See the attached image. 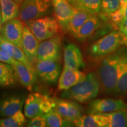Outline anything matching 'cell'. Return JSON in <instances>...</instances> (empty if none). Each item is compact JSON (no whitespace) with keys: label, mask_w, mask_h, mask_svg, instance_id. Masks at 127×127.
<instances>
[{"label":"cell","mask_w":127,"mask_h":127,"mask_svg":"<svg viewBox=\"0 0 127 127\" xmlns=\"http://www.w3.org/2000/svg\"><path fill=\"white\" fill-rule=\"evenodd\" d=\"M123 51H116L103 60L98 66L96 75L99 81L101 89L105 93H115L118 81V66Z\"/></svg>","instance_id":"obj_1"},{"label":"cell","mask_w":127,"mask_h":127,"mask_svg":"<svg viewBox=\"0 0 127 127\" xmlns=\"http://www.w3.org/2000/svg\"><path fill=\"white\" fill-rule=\"evenodd\" d=\"M101 86L96 73L90 72L81 82L61 94L62 98L84 103L91 101L99 94Z\"/></svg>","instance_id":"obj_2"},{"label":"cell","mask_w":127,"mask_h":127,"mask_svg":"<svg viewBox=\"0 0 127 127\" xmlns=\"http://www.w3.org/2000/svg\"><path fill=\"white\" fill-rule=\"evenodd\" d=\"M123 45L127 46V35L114 30L94 42L90 47V54L95 58L103 57L115 52Z\"/></svg>","instance_id":"obj_3"},{"label":"cell","mask_w":127,"mask_h":127,"mask_svg":"<svg viewBox=\"0 0 127 127\" xmlns=\"http://www.w3.org/2000/svg\"><path fill=\"white\" fill-rule=\"evenodd\" d=\"M39 42L56 36L61 27L56 18L52 16H44L24 22Z\"/></svg>","instance_id":"obj_4"},{"label":"cell","mask_w":127,"mask_h":127,"mask_svg":"<svg viewBox=\"0 0 127 127\" xmlns=\"http://www.w3.org/2000/svg\"><path fill=\"white\" fill-rule=\"evenodd\" d=\"M55 105V99L38 93H32L25 100L24 114L27 118L31 119L47 113Z\"/></svg>","instance_id":"obj_5"},{"label":"cell","mask_w":127,"mask_h":127,"mask_svg":"<svg viewBox=\"0 0 127 127\" xmlns=\"http://www.w3.org/2000/svg\"><path fill=\"white\" fill-rule=\"evenodd\" d=\"M51 0H24L20 5L19 18L24 22L48 15Z\"/></svg>","instance_id":"obj_6"},{"label":"cell","mask_w":127,"mask_h":127,"mask_svg":"<svg viewBox=\"0 0 127 127\" xmlns=\"http://www.w3.org/2000/svg\"><path fill=\"white\" fill-rule=\"evenodd\" d=\"M61 38L58 35L41 41L37 52V61L59 62L61 58Z\"/></svg>","instance_id":"obj_7"},{"label":"cell","mask_w":127,"mask_h":127,"mask_svg":"<svg viewBox=\"0 0 127 127\" xmlns=\"http://www.w3.org/2000/svg\"><path fill=\"white\" fill-rule=\"evenodd\" d=\"M24 26V23L17 18L8 21L2 24L1 36L14 45L22 48Z\"/></svg>","instance_id":"obj_8"},{"label":"cell","mask_w":127,"mask_h":127,"mask_svg":"<svg viewBox=\"0 0 127 127\" xmlns=\"http://www.w3.org/2000/svg\"><path fill=\"white\" fill-rule=\"evenodd\" d=\"M51 2L55 18L59 23L61 29L66 32L75 7L68 0H51Z\"/></svg>","instance_id":"obj_9"},{"label":"cell","mask_w":127,"mask_h":127,"mask_svg":"<svg viewBox=\"0 0 127 127\" xmlns=\"http://www.w3.org/2000/svg\"><path fill=\"white\" fill-rule=\"evenodd\" d=\"M35 69L42 81L50 84H56L61 74V65L57 61H37Z\"/></svg>","instance_id":"obj_10"},{"label":"cell","mask_w":127,"mask_h":127,"mask_svg":"<svg viewBox=\"0 0 127 127\" xmlns=\"http://www.w3.org/2000/svg\"><path fill=\"white\" fill-rule=\"evenodd\" d=\"M127 109V104L123 100L102 98L92 101L88 105L87 111L89 114H101Z\"/></svg>","instance_id":"obj_11"},{"label":"cell","mask_w":127,"mask_h":127,"mask_svg":"<svg viewBox=\"0 0 127 127\" xmlns=\"http://www.w3.org/2000/svg\"><path fill=\"white\" fill-rule=\"evenodd\" d=\"M39 42V41L32 34L29 28L25 24L22 39V49L34 68L37 62Z\"/></svg>","instance_id":"obj_12"},{"label":"cell","mask_w":127,"mask_h":127,"mask_svg":"<svg viewBox=\"0 0 127 127\" xmlns=\"http://www.w3.org/2000/svg\"><path fill=\"white\" fill-rule=\"evenodd\" d=\"M56 105L55 108L68 121L73 123L78 118L82 115L81 107L74 101L67 99H55Z\"/></svg>","instance_id":"obj_13"},{"label":"cell","mask_w":127,"mask_h":127,"mask_svg":"<svg viewBox=\"0 0 127 127\" xmlns=\"http://www.w3.org/2000/svg\"><path fill=\"white\" fill-rule=\"evenodd\" d=\"M86 75L79 69L64 66L58 79V90L66 91L83 81Z\"/></svg>","instance_id":"obj_14"},{"label":"cell","mask_w":127,"mask_h":127,"mask_svg":"<svg viewBox=\"0 0 127 127\" xmlns=\"http://www.w3.org/2000/svg\"><path fill=\"white\" fill-rule=\"evenodd\" d=\"M15 70L17 79L29 91H32L36 81L35 70L28 68L23 63L16 60L12 65Z\"/></svg>","instance_id":"obj_15"},{"label":"cell","mask_w":127,"mask_h":127,"mask_svg":"<svg viewBox=\"0 0 127 127\" xmlns=\"http://www.w3.org/2000/svg\"><path fill=\"white\" fill-rule=\"evenodd\" d=\"M25 99L23 96L12 95L5 96L0 101V116L7 117L22 109Z\"/></svg>","instance_id":"obj_16"},{"label":"cell","mask_w":127,"mask_h":127,"mask_svg":"<svg viewBox=\"0 0 127 127\" xmlns=\"http://www.w3.org/2000/svg\"><path fill=\"white\" fill-rule=\"evenodd\" d=\"M64 66L79 69L84 67V63L80 50L75 44L70 43L65 47L64 51Z\"/></svg>","instance_id":"obj_17"},{"label":"cell","mask_w":127,"mask_h":127,"mask_svg":"<svg viewBox=\"0 0 127 127\" xmlns=\"http://www.w3.org/2000/svg\"><path fill=\"white\" fill-rule=\"evenodd\" d=\"M103 20L104 19L99 15L91 16L82 25L74 37L79 41H84L88 38L102 26Z\"/></svg>","instance_id":"obj_18"},{"label":"cell","mask_w":127,"mask_h":127,"mask_svg":"<svg viewBox=\"0 0 127 127\" xmlns=\"http://www.w3.org/2000/svg\"><path fill=\"white\" fill-rule=\"evenodd\" d=\"M78 127H107V118L104 114H89L81 115L73 122Z\"/></svg>","instance_id":"obj_19"},{"label":"cell","mask_w":127,"mask_h":127,"mask_svg":"<svg viewBox=\"0 0 127 127\" xmlns=\"http://www.w3.org/2000/svg\"><path fill=\"white\" fill-rule=\"evenodd\" d=\"M0 5L2 24L20 16L21 5L12 0H0Z\"/></svg>","instance_id":"obj_20"},{"label":"cell","mask_w":127,"mask_h":127,"mask_svg":"<svg viewBox=\"0 0 127 127\" xmlns=\"http://www.w3.org/2000/svg\"><path fill=\"white\" fill-rule=\"evenodd\" d=\"M115 93L127 94V52H123L119 64L118 81Z\"/></svg>","instance_id":"obj_21"},{"label":"cell","mask_w":127,"mask_h":127,"mask_svg":"<svg viewBox=\"0 0 127 127\" xmlns=\"http://www.w3.org/2000/svg\"><path fill=\"white\" fill-rule=\"evenodd\" d=\"M93 15L88 12L75 8L74 14L69 22L68 32L75 36L84 23Z\"/></svg>","instance_id":"obj_22"},{"label":"cell","mask_w":127,"mask_h":127,"mask_svg":"<svg viewBox=\"0 0 127 127\" xmlns=\"http://www.w3.org/2000/svg\"><path fill=\"white\" fill-rule=\"evenodd\" d=\"M74 7L92 15H98L101 9V0H68Z\"/></svg>","instance_id":"obj_23"},{"label":"cell","mask_w":127,"mask_h":127,"mask_svg":"<svg viewBox=\"0 0 127 127\" xmlns=\"http://www.w3.org/2000/svg\"><path fill=\"white\" fill-rule=\"evenodd\" d=\"M16 80L15 70L12 65L0 62V87L14 85Z\"/></svg>","instance_id":"obj_24"},{"label":"cell","mask_w":127,"mask_h":127,"mask_svg":"<svg viewBox=\"0 0 127 127\" xmlns=\"http://www.w3.org/2000/svg\"><path fill=\"white\" fill-rule=\"evenodd\" d=\"M102 114H104L107 118V127H127V109H121Z\"/></svg>","instance_id":"obj_25"},{"label":"cell","mask_w":127,"mask_h":127,"mask_svg":"<svg viewBox=\"0 0 127 127\" xmlns=\"http://www.w3.org/2000/svg\"><path fill=\"white\" fill-rule=\"evenodd\" d=\"M47 121L48 127H63L75 126L74 123L68 121L62 117V115L56 110L53 108L51 110L44 114Z\"/></svg>","instance_id":"obj_26"},{"label":"cell","mask_w":127,"mask_h":127,"mask_svg":"<svg viewBox=\"0 0 127 127\" xmlns=\"http://www.w3.org/2000/svg\"><path fill=\"white\" fill-rule=\"evenodd\" d=\"M22 111L0 119V127H22L27 125V120Z\"/></svg>","instance_id":"obj_27"},{"label":"cell","mask_w":127,"mask_h":127,"mask_svg":"<svg viewBox=\"0 0 127 127\" xmlns=\"http://www.w3.org/2000/svg\"><path fill=\"white\" fill-rule=\"evenodd\" d=\"M120 6L119 0H101V9L98 15L105 21H107V18L111 14L120 9Z\"/></svg>","instance_id":"obj_28"},{"label":"cell","mask_w":127,"mask_h":127,"mask_svg":"<svg viewBox=\"0 0 127 127\" xmlns=\"http://www.w3.org/2000/svg\"><path fill=\"white\" fill-rule=\"evenodd\" d=\"M12 57L14 59L16 60H18V61H20L21 63H23L25 65L27 66H28V68H31L32 69H35V68L34 66L31 64L30 63L29 60H28V57H27V55H25L24 52L23 51V49L21 48L17 47V46L15 45L14 46V52L13 55H12Z\"/></svg>","instance_id":"obj_29"},{"label":"cell","mask_w":127,"mask_h":127,"mask_svg":"<svg viewBox=\"0 0 127 127\" xmlns=\"http://www.w3.org/2000/svg\"><path fill=\"white\" fill-rule=\"evenodd\" d=\"M46 126L47 121L44 114L30 119L27 124V127H45Z\"/></svg>","instance_id":"obj_30"},{"label":"cell","mask_w":127,"mask_h":127,"mask_svg":"<svg viewBox=\"0 0 127 127\" xmlns=\"http://www.w3.org/2000/svg\"><path fill=\"white\" fill-rule=\"evenodd\" d=\"M14 46L15 45L12 44L11 42L0 36V49L11 57L13 55Z\"/></svg>","instance_id":"obj_31"},{"label":"cell","mask_w":127,"mask_h":127,"mask_svg":"<svg viewBox=\"0 0 127 127\" xmlns=\"http://www.w3.org/2000/svg\"><path fill=\"white\" fill-rule=\"evenodd\" d=\"M15 61L16 60L14 59L13 57L0 49V62H2V63H7L13 65Z\"/></svg>","instance_id":"obj_32"},{"label":"cell","mask_w":127,"mask_h":127,"mask_svg":"<svg viewBox=\"0 0 127 127\" xmlns=\"http://www.w3.org/2000/svg\"><path fill=\"white\" fill-rule=\"evenodd\" d=\"M119 30L121 32L127 35V17H124L118 25Z\"/></svg>","instance_id":"obj_33"},{"label":"cell","mask_w":127,"mask_h":127,"mask_svg":"<svg viewBox=\"0 0 127 127\" xmlns=\"http://www.w3.org/2000/svg\"><path fill=\"white\" fill-rule=\"evenodd\" d=\"M120 1V11L123 13L124 15H125V7H126V3L127 0H119Z\"/></svg>","instance_id":"obj_34"},{"label":"cell","mask_w":127,"mask_h":127,"mask_svg":"<svg viewBox=\"0 0 127 127\" xmlns=\"http://www.w3.org/2000/svg\"><path fill=\"white\" fill-rule=\"evenodd\" d=\"M2 17H1V5H0V31L2 28Z\"/></svg>","instance_id":"obj_35"},{"label":"cell","mask_w":127,"mask_h":127,"mask_svg":"<svg viewBox=\"0 0 127 127\" xmlns=\"http://www.w3.org/2000/svg\"><path fill=\"white\" fill-rule=\"evenodd\" d=\"M12 1H14V2H15L16 3H17V4L21 5V4L23 2L24 0H12Z\"/></svg>","instance_id":"obj_36"},{"label":"cell","mask_w":127,"mask_h":127,"mask_svg":"<svg viewBox=\"0 0 127 127\" xmlns=\"http://www.w3.org/2000/svg\"><path fill=\"white\" fill-rule=\"evenodd\" d=\"M124 17H127V3H126V7H125Z\"/></svg>","instance_id":"obj_37"},{"label":"cell","mask_w":127,"mask_h":127,"mask_svg":"<svg viewBox=\"0 0 127 127\" xmlns=\"http://www.w3.org/2000/svg\"><path fill=\"white\" fill-rule=\"evenodd\" d=\"M0 36H1V31H0Z\"/></svg>","instance_id":"obj_38"}]
</instances>
